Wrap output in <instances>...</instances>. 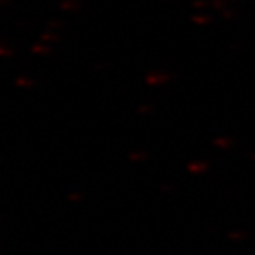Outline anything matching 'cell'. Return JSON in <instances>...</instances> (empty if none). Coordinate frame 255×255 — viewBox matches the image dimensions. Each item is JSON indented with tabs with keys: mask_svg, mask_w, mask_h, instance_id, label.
Masks as SVG:
<instances>
[{
	"mask_svg": "<svg viewBox=\"0 0 255 255\" xmlns=\"http://www.w3.org/2000/svg\"><path fill=\"white\" fill-rule=\"evenodd\" d=\"M16 84H17L18 87H30L31 85V81L27 80V78H24V77H20L16 80Z\"/></svg>",
	"mask_w": 255,
	"mask_h": 255,
	"instance_id": "7a4b0ae2",
	"label": "cell"
},
{
	"mask_svg": "<svg viewBox=\"0 0 255 255\" xmlns=\"http://www.w3.org/2000/svg\"><path fill=\"white\" fill-rule=\"evenodd\" d=\"M10 4V0H0V7H6V6H9Z\"/></svg>",
	"mask_w": 255,
	"mask_h": 255,
	"instance_id": "3957f363",
	"label": "cell"
},
{
	"mask_svg": "<svg viewBox=\"0 0 255 255\" xmlns=\"http://www.w3.org/2000/svg\"><path fill=\"white\" fill-rule=\"evenodd\" d=\"M14 54V50L7 46V41L0 40V57H10Z\"/></svg>",
	"mask_w": 255,
	"mask_h": 255,
	"instance_id": "6da1fadb",
	"label": "cell"
}]
</instances>
